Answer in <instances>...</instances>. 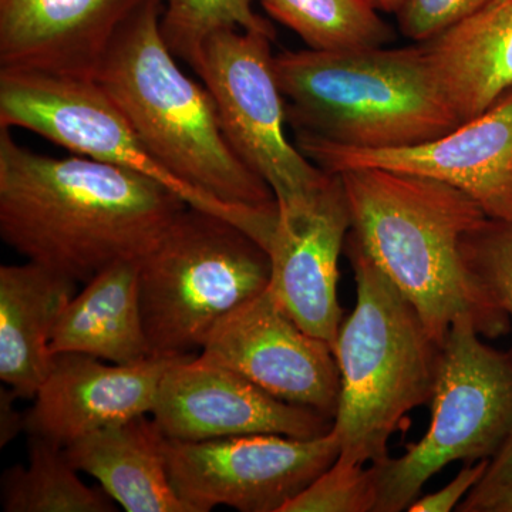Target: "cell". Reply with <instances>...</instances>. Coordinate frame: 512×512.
Segmentation results:
<instances>
[{"instance_id": "31", "label": "cell", "mask_w": 512, "mask_h": 512, "mask_svg": "<svg viewBox=\"0 0 512 512\" xmlns=\"http://www.w3.org/2000/svg\"><path fill=\"white\" fill-rule=\"evenodd\" d=\"M377 10L387 13H397L402 8L404 0H370Z\"/></svg>"}, {"instance_id": "14", "label": "cell", "mask_w": 512, "mask_h": 512, "mask_svg": "<svg viewBox=\"0 0 512 512\" xmlns=\"http://www.w3.org/2000/svg\"><path fill=\"white\" fill-rule=\"evenodd\" d=\"M352 229L348 197L339 174L313 200L278 208L266 242L271 258L269 289L306 332L333 348L343 309L338 299L339 256Z\"/></svg>"}, {"instance_id": "7", "label": "cell", "mask_w": 512, "mask_h": 512, "mask_svg": "<svg viewBox=\"0 0 512 512\" xmlns=\"http://www.w3.org/2000/svg\"><path fill=\"white\" fill-rule=\"evenodd\" d=\"M473 318L454 320L440 348L431 424L402 457L372 464L375 512L409 511L424 484L454 461L491 460L512 431V360L485 345Z\"/></svg>"}, {"instance_id": "25", "label": "cell", "mask_w": 512, "mask_h": 512, "mask_svg": "<svg viewBox=\"0 0 512 512\" xmlns=\"http://www.w3.org/2000/svg\"><path fill=\"white\" fill-rule=\"evenodd\" d=\"M376 504L373 467L336 460L282 512H375Z\"/></svg>"}, {"instance_id": "12", "label": "cell", "mask_w": 512, "mask_h": 512, "mask_svg": "<svg viewBox=\"0 0 512 512\" xmlns=\"http://www.w3.org/2000/svg\"><path fill=\"white\" fill-rule=\"evenodd\" d=\"M201 355L278 399L335 420L340 373L332 345L302 329L269 286L212 330Z\"/></svg>"}, {"instance_id": "2", "label": "cell", "mask_w": 512, "mask_h": 512, "mask_svg": "<svg viewBox=\"0 0 512 512\" xmlns=\"http://www.w3.org/2000/svg\"><path fill=\"white\" fill-rule=\"evenodd\" d=\"M161 15L163 0H147L114 37L96 80L174 177L264 245L278 217L274 192L229 144L207 87L175 63Z\"/></svg>"}, {"instance_id": "20", "label": "cell", "mask_w": 512, "mask_h": 512, "mask_svg": "<svg viewBox=\"0 0 512 512\" xmlns=\"http://www.w3.org/2000/svg\"><path fill=\"white\" fill-rule=\"evenodd\" d=\"M50 353H83L117 365L150 359L138 295V261L104 269L64 306Z\"/></svg>"}, {"instance_id": "30", "label": "cell", "mask_w": 512, "mask_h": 512, "mask_svg": "<svg viewBox=\"0 0 512 512\" xmlns=\"http://www.w3.org/2000/svg\"><path fill=\"white\" fill-rule=\"evenodd\" d=\"M512 481V431L503 447L491 458L487 471L476 487H493Z\"/></svg>"}, {"instance_id": "16", "label": "cell", "mask_w": 512, "mask_h": 512, "mask_svg": "<svg viewBox=\"0 0 512 512\" xmlns=\"http://www.w3.org/2000/svg\"><path fill=\"white\" fill-rule=\"evenodd\" d=\"M147 0H0V70L96 79Z\"/></svg>"}, {"instance_id": "4", "label": "cell", "mask_w": 512, "mask_h": 512, "mask_svg": "<svg viewBox=\"0 0 512 512\" xmlns=\"http://www.w3.org/2000/svg\"><path fill=\"white\" fill-rule=\"evenodd\" d=\"M296 133L367 150L416 146L460 126L423 46L298 50L274 57Z\"/></svg>"}, {"instance_id": "11", "label": "cell", "mask_w": 512, "mask_h": 512, "mask_svg": "<svg viewBox=\"0 0 512 512\" xmlns=\"http://www.w3.org/2000/svg\"><path fill=\"white\" fill-rule=\"evenodd\" d=\"M296 147L330 174L376 167L463 191L491 220L512 221V89L476 119L416 146L352 148L298 134Z\"/></svg>"}, {"instance_id": "13", "label": "cell", "mask_w": 512, "mask_h": 512, "mask_svg": "<svg viewBox=\"0 0 512 512\" xmlns=\"http://www.w3.org/2000/svg\"><path fill=\"white\" fill-rule=\"evenodd\" d=\"M151 414L167 439L181 441L248 434L313 439L333 427L325 414L278 399L201 353L168 366Z\"/></svg>"}, {"instance_id": "6", "label": "cell", "mask_w": 512, "mask_h": 512, "mask_svg": "<svg viewBox=\"0 0 512 512\" xmlns=\"http://www.w3.org/2000/svg\"><path fill=\"white\" fill-rule=\"evenodd\" d=\"M269 281L271 258L252 235L188 205L138 261L151 356L175 359L202 350L212 330Z\"/></svg>"}, {"instance_id": "27", "label": "cell", "mask_w": 512, "mask_h": 512, "mask_svg": "<svg viewBox=\"0 0 512 512\" xmlns=\"http://www.w3.org/2000/svg\"><path fill=\"white\" fill-rule=\"evenodd\" d=\"M490 460H480L477 463L467 464L453 480L436 491V493L424 495L414 501L409 512H448L456 510L461 500L473 490L487 471Z\"/></svg>"}, {"instance_id": "9", "label": "cell", "mask_w": 512, "mask_h": 512, "mask_svg": "<svg viewBox=\"0 0 512 512\" xmlns=\"http://www.w3.org/2000/svg\"><path fill=\"white\" fill-rule=\"evenodd\" d=\"M168 476L191 512L218 505L241 512H282L339 458L338 437L296 439L248 434L204 441L167 439Z\"/></svg>"}, {"instance_id": "28", "label": "cell", "mask_w": 512, "mask_h": 512, "mask_svg": "<svg viewBox=\"0 0 512 512\" xmlns=\"http://www.w3.org/2000/svg\"><path fill=\"white\" fill-rule=\"evenodd\" d=\"M460 512H512V481L493 487H474L458 505Z\"/></svg>"}, {"instance_id": "22", "label": "cell", "mask_w": 512, "mask_h": 512, "mask_svg": "<svg viewBox=\"0 0 512 512\" xmlns=\"http://www.w3.org/2000/svg\"><path fill=\"white\" fill-rule=\"evenodd\" d=\"M266 12L292 29L309 49L348 50L384 46L392 30L370 0H259Z\"/></svg>"}, {"instance_id": "1", "label": "cell", "mask_w": 512, "mask_h": 512, "mask_svg": "<svg viewBox=\"0 0 512 512\" xmlns=\"http://www.w3.org/2000/svg\"><path fill=\"white\" fill-rule=\"evenodd\" d=\"M187 207L144 175L82 156H42L0 127V237L77 285L140 261Z\"/></svg>"}, {"instance_id": "26", "label": "cell", "mask_w": 512, "mask_h": 512, "mask_svg": "<svg viewBox=\"0 0 512 512\" xmlns=\"http://www.w3.org/2000/svg\"><path fill=\"white\" fill-rule=\"evenodd\" d=\"M488 2L490 0H404L397 16L404 35L423 43L473 15Z\"/></svg>"}, {"instance_id": "24", "label": "cell", "mask_w": 512, "mask_h": 512, "mask_svg": "<svg viewBox=\"0 0 512 512\" xmlns=\"http://www.w3.org/2000/svg\"><path fill=\"white\" fill-rule=\"evenodd\" d=\"M461 256L471 279L508 316L512 332V221L487 218L464 237ZM507 353L512 360V343Z\"/></svg>"}, {"instance_id": "5", "label": "cell", "mask_w": 512, "mask_h": 512, "mask_svg": "<svg viewBox=\"0 0 512 512\" xmlns=\"http://www.w3.org/2000/svg\"><path fill=\"white\" fill-rule=\"evenodd\" d=\"M348 255L356 305L333 343L340 393L332 430L338 460L375 464L389 457L390 437L407 414L430 402L441 346L353 232Z\"/></svg>"}, {"instance_id": "23", "label": "cell", "mask_w": 512, "mask_h": 512, "mask_svg": "<svg viewBox=\"0 0 512 512\" xmlns=\"http://www.w3.org/2000/svg\"><path fill=\"white\" fill-rule=\"evenodd\" d=\"M254 0H163L161 33L175 57L194 67L205 40L225 29L262 33L275 40L271 23L255 12Z\"/></svg>"}, {"instance_id": "21", "label": "cell", "mask_w": 512, "mask_h": 512, "mask_svg": "<svg viewBox=\"0 0 512 512\" xmlns=\"http://www.w3.org/2000/svg\"><path fill=\"white\" fill-rule=\"evenodd\" d=\"M29 466L8 468L0 480L5 512H114L103 488L89 487L59 444L29 434Z\"/></svg>"}, {"instance_id": "18", "label": "cell", "mask_w": 512, "mask_h": 512, "mask_svg": "<svg viewBox=\"0 0 512 512\" xmlns=\"http://www.w3.org/2000/svg\"><path fill=\"white\" fill-rule=\"evenodd\" d=\"M76 282L45 266H0V379L19 397L35 399L52 363L50 339Z\"/></svg>"}, {"instance_id": "10", "label": "cell", "mask_w": 512, "mask_h": 512, "mask_svg": "<svg viewBox=\"0 0 512 512\" xmlns=\"http://www.w3.org/2000/svg\"><path fill=\"white\" fill-rule=\"evenodd\" d=\"M0 127L25 128L76 156L144 175L175 192L190 207L218 214L148 151L96 79L0 70Z\"/></svg>"}, {"instance_id": "8", "label": "cell", "mask_w": 512, "mask_h": 512, "mask_svg": "<svg viewBox=\"0 0 512 512\" xmlns=\"http://www.w3.org/2000/svg\"><path fill=\"white\" fill-rule=\"evenodd\" d=\"M271 42L262 33L220 30L205 40L192 69L211 93L235 153L271 187L278 207L288 210L315 198L333 174L286 137L285 99Z\"/></svg>"}, {"instance_id": "29", "label": "cell", "mask_w": 512, "mask_h": 512, "mask_svg": "<svg viewBox=\"0 0 512 512\" xmlns=\"http://www.w3.org/2000/svg\"><path fill=\"white\" fill-rule=\"evenodd\" d=\"M16 399L20 397L12 389L9 392L2 390L0 393V444L2 447L15 439L20 431L25 430L26 416L20 414L13 406Z\"/></svg>"}, {"instance_id": "15", "label": "cell", "mask_w": 512, "mask_h": 512, "mask_svg": "<svg viewBox=\"0 0 512 512\" xmlns=\"http://www.w3.org/2000/svg\"><path fill=\"white\" fill-rule=\"evenodd\" d=\"M175 359L117 365L83 353H56L25 414V431L67 447L94 431L151 414Z\"/></svg>"}, {"instance_id": "3", "label": "cell", "mask_w": 512, "mask_h": 512, "mask_svg": "<svg viewBox=\"0 0 512 512\" xmlns=\"http://www.w3.org/2000/svg\"><path fill=\"white\" fill-rule=\"evenodd\" d=\"M352 232L443 345L460 316L484 338L510 332V319L468 275L461 242L487 220L476 201L451 185L386 168L340 171Z\"/></svg>"}, {"instance_id": "17", "label": "cell", "mask_w": 512, "mask_h": 512, "mask_svg": "<svg viewBox=\"0 0 512 512\" xmlns=\"http://www.w3.org/2000/svg\"><path fill=\"white\" fill-rule=\"evenodd\" d=\"M421 46L461 123L476 119L512 89V0H490Z\"/></svg>"}, {"instance_id": "19", "label": "cell", "mask_w": 512, "mask_h": 512, "mask_svg": "<svg viewBox=\"0 0 512 512\" xmlns=\"http://www.w3.org/2000/svg\"><path fill=\"white\" fill-rule=\"evenodd\" d=\"M165 436L144 416L94 431L64 447L74 467L96 478L127 512H191L175 493Z\"/></svg>"}]
</instances>
